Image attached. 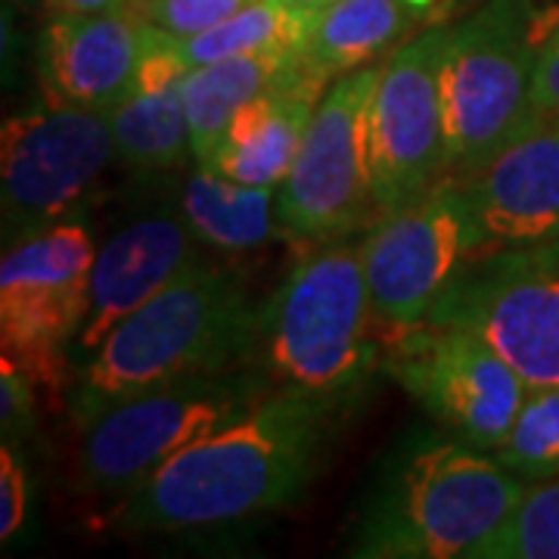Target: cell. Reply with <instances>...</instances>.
<instances>
[{
  "label": "cell",
  "mask_w": 559,
  "mask_h": 559,
  "mask_svg": "<svg viewBox=\"0 0 559 559\" xmlns=\"http://www.w3.org/2000/svg\"><path fill=\"white\" fill-rule=\"evenodd\" d=\"M10 3H16L22 10H38V3H44V0H10Z\"/></svg>",
  "instance_id": "obj_31"
},
{
  "label": "cell",
  "mask_w": 559,
  "mask_h": 559,
  "mask_svg": "<svg viewBox=\"0 0 559 559\" xmlns=\"http://www.w3.org/2000/svg\"><path fill=\"white\" fill-rule=\"evenodd\" d=\"M109 121L119 159L138 171H168L193 159L180 84L156 94H131L109 112Z\"/></svg>",
  "instance_id": "obj_22"
},
{
  "label": "cell",
  "mask_w": 559,
  "mask_h": 559,
  "mask_svg": "<svg viewBox=\"0 0 559 559\" xmlns=\"http://www.w3.org/2000/svg\"><path fill=\"white\" fill-rule=\"evenodd\" d=\"M200 246L178 205L146 212L119 227L97 249L91 267L87 308L72 345L75 355L91 358L121 320L202 259Z\"/></svg>",
  "instance_id": "obj_14"
},
{
  "label": "cell",
  "mask_w": 559,
  "mask_h": 559,
  "mask_svg": "<svg viewBox=\"0 0 559 559\" xmlns=\"http://www.w3.org/2000/svg\"><path fill=\"white\" fill-rule=\"evenodd\" d=\"M259 311L234 267L200 259L87 358L72 401L75 417L121 392L240 367L255 355Z\"/></svg>",
  "instance_id": "obj_2"
},
{
  "label": "cell",
  "mask_w": 559,
  "mask_h": 559,
  "mask_svg": "<svg viewBox=\"0 0 559 559\" xmlns=\"http://www.w3.org/2000/svg\"><path fill=\"white\" fill-rule=\"evenodd\" d=\"M28 513V481L10 441L0 448V540H13Z\"/></svg>",
  "instance_id": "obj_27"
},
{
  "label": "cell",
  "mask_w": 559,
  "mask_h": 559,
  "mask_svg": "<svg viewBox=\"0 0 559 559\" xmlns=\"http://www.w3.org/2000/svg\"><path fill=\"white\" fill-rule=\"evenodd\" d=\"M289 3H296V7H311V10H318L323 3H330V0H289Z\"/></svg>",
  "instance_id": "obj_30"
},
{
  "label": "cell",
  "mask_w": 559,
  "mask_h": 559,
  "mask_svg": "<svg viewBox=\"0 0 559 559\" xmlns=\"http://www.w3.org/2000/svg\"><path fill=\"white\" fill-rule=\"evenodd\" d=\"M323 84L326 75L311 69L296 84L240 106L209 168L249 187H280L299 156L301 138L314 116Z\"/></svg>",
  "instance_id": "obj_17"
},
{
  "label": "cell",
  "mask_w": 559,
  "mask_h": 559,
  "mask_svg": "<svg viewBox=\"0 0 559 559\" xmlns=\"http://www.w3.org/2000/svg\"><path fill=\"white\" fill-rule=\"evenodd\" d=\"M380 66L345 72L320 94L299 156L277 187V218L289 240L323 246L355 230L373 202L370 106Z\"/></svg>",
  "instance_id": "obj_8"
},
{
  "label": "cell",
  "mask_w": 559,
  "mask_h": 559,
  "mask_svg": "<svg viewBox=\"0 0 559 559\" xmlns=\"http://www.w3.org/2000/svg\"><path fill=\"white\" fill-rule=\"evenodd\" d=\"M38 407V389L35 382L22 373L10 358H0V419H3V436L10 441L25 436L35 423Z\"/></svg>",
  "instance_id": "obj_26"
},
{
  "label": "cell",
  "mask_w": 559,
  "mask_h": 559,
  "mask_svg": "<svg viewBox=\"0 0 559 559\" xmlns=\"http://www.w3.org/2000/svg\"><path fill=\"white\" fill-rule=\"evenodd\" d=\"M119 159L109 112L50 100L3 124L0 218L3 246L75 218Z\"/></svg>",
  "instance_id": "obj_7"
},
{
  "label": "cell",
  "mask_w": 559,
  "mask_h": 559,
  "mask_svg": "<svg viewBox=\"0 0 559 559\" xmlns=\"http://www.w3.org/2000/svg\"><path fill=\"white\" fill-rule=\"evenodd\" d=\"M311 72L305 50H259L190 69L180 79V100L190 124L193 165L209 168L237 109L255 97L289 87Z\"/></svg>",
  "instance_id": "obj_18"
},
{
  "label": "cell",
  "mask_w": 559,
  "mask_h": 559,
  "mask_svg": "<svg viewBox=\"0 0 559 559\" xmlns=\"http://www.w3.org/2000/svg\"><path fill=\"white\" fill-rule=\"evenodd\" d=\"M485 252L491 246L460 180H439L423 200L377 221L360 259L382 342L419 326Z\"/></svg>",
  "instance_id": "obj_10"
},
{
  "label": "cell",
  "mask_w": 559,
  "mask_h": 559,
  "mask_svg": "<svg viewBox=\"0 0 559 559\" xmlns=\"http://www.w3.org/2000/svg\"><path fill=\"white\" fill-rule=\"evenodd\" d=\"M143 47V16L53 13L40 38V75L50 100L112 112L131 97Z\"/></svg>",
  "instance_id": "obj_16"
},
{
  "label": "cell",
  "mask_w": 559,
  "mask_h": 559,
  "mask_svg": "<svg viewBox=\"0 0 559 559\" xmlns=\"http://www.w3.org/2000/svg\"><path fill=\"white\" fill-rule=\"evenodd\" d=\"M314 10L289 0H249L234 16L193 38H178L187 69L259 53V50H305Z\"/></svg>",
  "instance_id": "obj_21"
},
{
  "label": "cell",
  "mask_w": 559,
  "mask_h": 559,
  "mask_svg": "<svg viewBox=\"0 0 559 559\" xmlns=\"http://www.w3.org/2000/svg\"><path fill=\"white\" fill-rule=\"evenodd\" d=\"M53 13H116L128 10L131 0H44Z\"/></svg>",
  "instance_id": "obj_29"
},
{
  "label": "cell",
  "mask_w": 559,
  "mask_h": 559,
  "mask_svg": "<svg viewBox=\"0 0 559 559\" xmlns=\"http://www.w3.org/2000/svg\"><path fill=\"white\" fill-rule=\"evenodd\" d=\"M448 25L404 40L380 66L370 106V171L377 221L423 200L448 171L441 60Z\"/></svg>",
  "instance_id": "obj_13"
},
{
  "label": "cell",
  "mask_w": 559,
  "mask_h": 559,
  "mask_svg": "<svg viewBox=\"0 0 559 559\" xmlns=\"http://www.w3.org/2000/svg\"><path fill=\"white\" fill-rule=\"evenodd\" d=\"M175 205L197 240L224 255L255 252L283 234L277 218V187L237 183L202 165L180 180Z\"/></svg>",
  "instance_id": "obj_19"
},
{
  "label": "cell",
  "mask_w": 559,
  "mask_h": 559,
  "mask_svg": "<svg viewBox=\"0 0 559 559\" xmlns=\"http://www.w3.org/2000/svg\"><path fill=\"white\" fill-rule=\"evenodd\" d=\"M473 559H559V476L525 488L513 516Z\"/></svg>",
  "instance_id": "obj_24"
},
{
  "label": "cell",
  "mask_w": 559,
  "mask_h": 559,
  "mask_svg": "<svg viewBox=\"0 0 559 559\" xmlns=\"http://www.w3.org/2000/svg\"><path fill=\"white\" fill-rule=\"evenodd\" d=\"M271 380L230 367L121 392L79 414V473L87 488L128 500L190 444L252 411Z\"/></svg>",
  "instance_id": "obj_4"
},
{
  "label": "cell",
  "mask_w": 559,
  "mask_h": 559,
  "mask_svg": "<svg viewBox=\"0 0 559 559\" xmlns=\"http://www.w3.org/2000/svg\"><path fill=\"white\" fill-rule=\"evenodd\" d=\"M538 44L525 0H488L448 28L441 60L448 171L466 180L538 119Z\"/></svg>",
  "instance_id": "obj_6"
},
{
  "label": "cell",
  "mask_w": 559,
  "mask_h": 559,
  "mask_svg": "<svg viewBox=\"0 0 559 559\" xmlns=\"http://www.w3.org/2000/svg\"><path fill=\"white\" fill-rule=\"evenodd\" d=\"M414 22V0H330L314 10L305 57L326 79L345 75L399 44Z\"/></svg>",
  "instance_id": "obj_20"
},
{
  "label": "cell",
  "mask_w": 559,
  "mask_h": 559,
  "mask_svg": "<svg viewBox=\"0 0 559 559\" xmlns=\"http://www.w3.org/2000/svg\"><path fill=\"white\" fill-rule=\"evenodd\" d=\"M525 481L485 448L436 441L404 463L360 535V557L473 559L513 516Z\"/></svg>",
  "instance_id": "obj_5"
},
{
  "label": "cell",
  "mask_w": 559,
  "mask_h": 559,
  "mask_svg": "<svg viewBox=\"0 0 559 559\" xmlns=\"http://www.w3.org/2000/svg\"><path fill=\"white\" fill-rule=\"evenodd\" d=\"M97 242L81 221H62L16 246L0 261V345L35 389L60 395L66 348L87 308Z\"/></svg>",
  "instance_id": "obj_11"
},
{
  "label": "cell",
  "mask_w": 559,
  "mask_h": 559,
  "mask_svg": "<svg viewBox=\"0 0 559 559\" xmlns=\"http://www.w3.org/2000/svg\"><path fill=\"white\" fill-rule=\"evenodd\" d=\"M522 481L559 476V389H528L510 436L491 451Z\"/></svg>",
  "instance_id": "obj_23"
},
{
  "label": "cell",
  "mask_w": 559,
  "mask_h": 559,
  "mask_svg": "<svg viewBox=\"0 0 559 559\" xmlns=\"http://www.w3.org/2000/svg\"><path fill=\"white\" fill-rule=\"evenodd\" d=\"M532 100L538 116H559V25L550 32V38L538 44Z\"/></svg>",
  "instance_id": "obj_28"
},
{
  "label": "cell",
  "mask_w": 559,
  "mask_h": 559,
  "mask_svg": "<svg viewBox=\"0 0 559 559\" xmlns=\"http://www.w3.org/2000/svg\"><path fill=\"white\" fill-rule=\"evenodd\" d=\"M246 3L249 0H140L134 10L175 38H193L221 25Z\"/></svg>",
  "instance_id": "obj_25"
},
{
  "label": "cell",
  "mask_w": 559,
  "mask_h": 559,
  "mask_svg": "<svg viewBox=\"0 0 559 559\" xmlns=\"http://www.w3.org/2000/svg\"><path fill=\"white\" fill-rule=\"evenodd\" d=\"M336 401L274 389L121 500L131 532H187L246 522L299 498L318 469Z\"/></svg>",
  "instance_id": "obj_1"
},
{
  "label": "cell",
  "mask_w": 559,
  "mask_h": 559,
  "mask_svg": "<svg viewBox=\"0 0 559 559\" xmlns=\"http://www.w3.org/2000/svg\"><path fill=\"white\" fill-rule=\"evenodd\" d=\"M423 323L473 330L528 389H559V237L485 252Z\"/></svg>",
  "instance_id": "obj_9"
},
{
  "label": "cell",
  "mask_w": 559,
  "mask_h": 559,
  "mask_svg": "<svg viewBox=\"0 0 559 559\" xmlns=\"http://www.w3.org/2000/svg\"><path fill=\"white\" fill-rule=\"evenodd\" d=\"M385 355L360 249L323 242L259 311V370L274 389L340 401Z\"/></svg>",
  "instance_id": "obj_3"
},
{
  "label": "cell",
  "mask_w": 559,
  "mask_h": 559,
  "mask_svg": "<svg viewBox=\"0 0 559 559\" xmlns=\"http://www.w3.org/2000/svg\"><path fill=\"white\" fill-rule=\"evenodd\" d=\"M138 3H140V0H138ZM138 3H131V7H138Z\"/></svg>",
  "instance_id": "obj_32"
},
{
  "label": "cell",
  "mask_w": 559,
  "mask_h": 559,
  "mask_svg": "<svg viewBox=\"0 0 559 559\" xmlns=\"http://www.w3.org/2000/svg\"><path fill=\"white\" fill-rule=\"evenodd\" d=\"M385 370L439 423L485 451L510 436L528 395L520 373L463 326L419 323L389 340Z\"/></svg>",
  "instance_id": "obj_12"
},
{
  "label": "cell",
  "mask_w": 559,
  "mask_h": 559,
  "mask_svg": "<svg viewBox=\"0 0 559 559\" xmlns=\"http://www.w3.org/2000/svg\"><path fill=\"white\" fill-rule=\"evenodd\" d=\"M485 240L495 249L559 237V116H538L495 159L463 180Z\"/></svg>",
  "instance_id": "obj_15"
}]
</instances>
